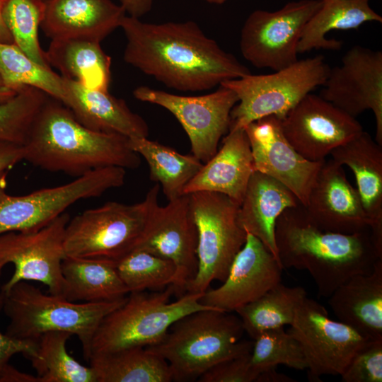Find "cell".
<instances>
[{"mask_svg":"<svg viewBox=\"0 0 382 382\" xmlns=\"http://www.w3.org/2000/svg\"><path fill=\"white\" fill-rule=\"evenodd\" d=\"M4 299V294L1 290L0 291V311L3 308ZM36 347L37 341L18 340L0 331V374L9 364V361L13 356L21 353L25 357L28 358L35 352Z\"/></svg>","mask_w":382,"mask_h":382,"instance_id":"cell-41","label":"cell"},{"mask_svg":"<svg viewBox=\"0 0 382 382\" xmlns=\"http://www.w3.org/2000/svg\"><path fill=\"white\" fill-rule=\"evenodd\" d=\"M340 376L343 382H381L382 340H371L362 346Z\"/></svg>","mask_w":382,"mask_h":382,"instance_id":"cell-39","label":"cell"},{"mask_svg":"<svg viewBox=\"0 0 382 382\" xmlns=\"http://www.w3.org/2000/svg\"><path fill=\"white\" fill-rule=\"evenodd\" d=\"M125 62L179 91L210 90L250 74L192 21L153 23L126 15Z\"/></svg>","mask_w":382,"mask_h":382,"instance_id":"cell-1","label":"cell"},{"mask_svg":"<svg viewBox=\"0 0 382 382\" xmlns=\"http://www.w3.org/2000/svg\"><path fill=\"white\" fill-rule=\"evenodd\" d=\"M250 353L216 364L199 378V382H256L258 374L250 364Z\"/></svg>","mask_w":382,"mask_h":382,"instance_id":"cell-40","label":"cell"},{"mask_svg":"<svg viewBox=\"0 0 382 382\" xmlns=\"http://www.w3.org/2000/svg\"><path fill=\"white\" fill-rule=\"evenodd\" d=\"M274 237L282 267L306 270L319 297L328 298L351 277L370 272L382 259L370 230L352 234L326 231L301 204L281 214Z\"/></svg>","mask_w":382,"mask_h":382,"instance_id":"cell-2","label":"cell"},{"mask_svg":"<svg viewBox=\"0 0 382 382\" xmlns=\"http://www.w3.org/2000/svg\"><path fill=\"white\" fill-rule=\"evenodd\" d=\"M45 1H47V0H44Z\"/></svg>","mask_w":382,"mask_h":382,"instance_id":"cell-50","label":"cell"},{"mask_svg":"<svg viewBox=\"0 0 382 382\" xmlns=\"http://www.w3.org/2000/svg\"><path fill=\"white\" fill-rule=\"evenodd\" d=\"M253 154L244 129L230 130L219 151L185 185L183 195L199 191L228 197L241 205L250 178L255 171Z\"/></svg>","mask_w":382,"mask_h":382,"instance_id":"cell-22","label":"cell"},{"mask_svg":"<svg viewBox=\"0 0 382 382\" xmlns=\"http://www.w3.org/2000/svg\"><path fill=\"white\" fill-rule=\"evenodd\" d=\"M0 42L13 43L12 37L6 28L0 13Z\"/></svg>","mask_w":382,"mask_h":382,"instance_id":"cell-46","label":"cell"},{"mask_svg":"<svg viewBox=\"0 0 382 382\" xmlns=\"http://www.w3.org/2000/svg\"><path fill=\"white\" fill-rule=\"evenodd\" d=\"M382 22V17L370 6V0H323L320 8L310 18L297 46L298 53L313 49L338 50L342 42L328 39L334 30L357 29L366 22Z\"/></svg>","mask_w":382,"mask_h":382,"instance_id":"cell-29","label":"cell"},{"mask_svg":"<svg viewBox=\"0 0 382 382\" xmlns=\"http://www.w3.org/2000/svg\"><path fill=\"white\" fill-rule=\"evenodd\" d=\"M97 382H170L168 362L146 347L92 354L88 361Z\"/></svg>","mask_w":382,"mask_h":382,"instance_id":"cell-30","label":"cell"},{"mask_svg":"<svg viewBox=\"0 0 382 382\" xmlns=\"http://www.w3.org/2000/svg\"><path fill=\"white\" fill-rule=\"evenodd\" d=\"M127 16L140 18L149 13L158 0H118Z\"/></svg>","mask_w":382,"mask_h":382,"instance_id":"cell-43","label":"cell"},{"mask_svg":"<svg viewBox=\"0 0 382 382\" xmlns=\"http://www.w3.org/2000/svg\"><path fill=\"white\" fill-rule=\"evenodd\" d=\"M16 90H10L6 88L0 69V98H7L14 94Z\"/></svg>","mask_w":382,"mask_h":382,"instance_id":"cell-47","label":"cell"},{"mask_svg":"<svg viewBox=\"0 0 382 382\" xmlns=\"http://www.w3.org/2000/svg\"><path fill=\"white\" fill-rule=\"evenodd\" d=\"M158 195L151 204L146 224L134 250H142L171 260L176 267L175 291H185L197 270V233L190 195L163 207Z\"/></svg>","mask_w":382,"mask_h":382,"instance_id":"cell-15","label":"cell"},{"mask_svg":"<svg viewBox=\"0 0 382 382\" xmlns=\"http://www.w3.org/2000/svg\"><path fill=\"white\" fill-rule=\"evenodd\" d=\"M250 143L254 167L285 185L306 207L311 188L323 161H311L288 141L281 120L270 115L244 127Z\"/></svg>","mask_w":382,"mask_h":382,"instance_id":"cell-18","label":"cell"},{"mask_svg":"<svg viewBox=\"0 0 382 382\" xmlns=\"http://www.w3.org/2000/svg\"><path fill=\"white\" fill-rule=\"evenodd\" d=\"M50 96L28 86L0 98V142L23 145L37 114Z\"/></svg>","mask_w":382,"mask_h":382,"instance_id":"cell-37","label":"cell"},{"mask_svg":"<svg viewBox=\"0 0 382 382\" xmlns=\"http://www.w3.org/2000/svg\"><path fill=\"white\" fill-rule=\"evenodd\" d=\"M129 292L161 289L173 285L176 267L170 260L142 250H134L116 263Z\"/></svg>","mask_w":382,"mask_h":382,"instance_id":"cell-36","label":"cell"},{"mask_svg":"<svg viewBox=\"0 0 382 382\" xmlns=\"http://www.w3.org/2000/svg\"><path fill=\"white\" fill-rule=\"evenodd\" d=\"M322 4L323 0H299L288 2L275 11H253L241 31L243 57L257 68L274 71L296 62L303 29Z\"/></svg>","mask_w":382,"mask_h":382,"instance_id":"cell-11","label":"cell"},{"mask_svg":"<svg viewBox=\"0 0 382 382\" xmlns=\"http://www.w3.org/2000/svg\"><path fill=\"white\" fill-rule=\"evenodd\" d=\"M306 296L303 287L288 286L280 282L236 312L244 331L254 340L265 331L290 325Z\"/></svg>","mask_w":382,"mask_h":382,"instance_id":"cell-32","label":"cell"},{"mask_svg":"<svg viewBox=\"0 0 382 382\" xmlns=\"http://www.w3.org/2000/svg\"><path fill=\"white\" fill-rule=\"evenodd\" d=\"M244 332L239 317L205 309L178 320L161 342L146 348L168 362L173 381H192L218 363L251 352L253 341L242 340Z\"/></svg>","mask_w":382,"mask_h":382,"instance_id":"cell-4","label":"cell"},{"mask_svg":"<svg viewBox=\"0 0 382 382\" xmlns=\"http://www.w3.org/2000/svg\"><path fill=\"white\" fill-rule=\"evenodd\" d=\"M299 204L297 197L282 183L255 170L238 208V222L278 259L274 237L277 220L285 209Z\"/></svg>","mask_w":382,"mask_h":382,"instance_id":"cell-26","label":"cell"},{"mask_svg":"<svg viewBox=\"0 0 382 382\" xmlns=\"http://www.w3.org/2000/svg\"><path fill=\"white\" fill-rule=\"evenodd\" d=\"M1 272H0V277H1ZM1 291V284H0V291Z\"/></svg>","mask_w":382,"mask_h":382,"instance_id":"cell-49","label":"cell"},{"mask_svg":"<svg viewBox=\"0 0 382 382\" xmlns=\"http://www.w3.org/2000/svg\"><path fill=\"white\" fill-rule=\"evenodd\" d=\"M133 95L172 113L188 136L192 154L203 163L216 153L221 138L228 132L231 112L238 102L236 93L222 85L201 96L176 95L141 86Z\"/></svg>","mask_w":382,"mask_h":382,"instance_id":"cell-13","label":"cell"},{"mask_svg":"<svg viewBox=\"0 0 382 382\" xmlns=\"http://www.w3.org/2000/svg\"><path fill=\"white\" fill-rule=\"evenodd\" d=\"M330 67L322 55L298 59L269 74L253 75L223 82L233 91L238 102L231 112L229 130L273 115L282 120L307 94L323 86Z\"/></svg>","mask_w":382,"mask_h":382,"instance_id":"cell-7","label":"cell"},{"mask_svg":"<svg viewBox=\"0 0 382 382\" xmlns=\"http://www.w3.org/2000/svg\"><path fill=\"white\" fill-rule=\"evenodd\" d=\"M45 55L50 66L59 70L62 77L91 89L108 91L111 59L100 42L86 38L53 39Z\"/></svg>","mask_w":382,"mask_h":382,"instance_id":"cell-27","label":"cell"},{"mask_svg":"<svg viewBox=\"0 0 382 382\" xmlns=\"http://www.w3.org/2000/svg\"><path fill=\"white\" fill-rule=\"evenodd\" d=\"M295 380L282 373L277 371V368L270 369L261 372L256 382H294Z\"/></svg>","mask_w":382,"mask_h":382,"instance_id":"cell-45","label":"cell"},{"mask_svg":"<svg viewBox=\"0 0 382 382\" xmlns=\"http://www.w3.org/2000/svg\"><path fill=\"white\" fill-rule=\"evenodd\" d=\"M8 171L0 173V235L37 230L79 200L98 197L122 186L126 170L110 166L91 171L68 183L42 188L24 195L6 192Z\"/></svg>","mask_w":382,"mask_h":382,"instance_id":"cell-10","label":"cell"},{"mask_svg":"<svg viewBox=\"0 0 382 382\" xmlns=\"http://www.w3.org/2000/svg\"><path fill=\"white\" fill-rule=\"evenodd\" d=\"M250 364L258 375L279 365L296 370L307 369L299 342L284 328L265 331L253 340Z\"/></svg>","mask_w":382,"mask_h":382,"instance_id":"cell-38","label":"cell"},{"mask_svg":"<svg viewBox=\"0 0 382 382\" xmlns=\"http://www.w3.org/2000/svg\"><path fill=\"white\" fill-rule=\"evenodd\" d=\"M338 164L352 170L364 209L371 221V235L382 254V146L363 131L330 154Z\"/></svg>","mask_w":382,"mask_h":382,"instance_id":"cell-24","label":"cell"},{"mask_svg":"<svg viewBox=\"0 0 382 382\" xmlns=\"http://www.w3.org/2000/svg\"><path fill=\"white\" fill-rule=\"evenodd\" d=\"M306 209L322 228L352 234L370 230L371 221L343 166L325 160L309 192Z\"/></svg>","mask_w":382,"mask_h":382,"instance_id":"cell-20","label":"cell"},{"mask_svg":"<svg viewBox=\"0 0 382 382\" xmlns=\"http://www.w3.org/2000/svg\"><path fill=\"white\" fill-rule=\"evenodd\" d=\"M190 199L197 233V270L185 291L204 294L212 282H224L247 233L238 222L239 206L226 195L199 191Z\"/></svg>","mask_w":382,"mask_h":382,"instance_id":"cell-9","label":"cell"},{"mask_svg":"<svg viewBox=\"0 0 382 382\" xmlns=\"http://www.w3.org/2000/svg\"><path fill=\"white\" fill-rule=\"evenodd\" d=\"M3 292L2 311L9 319L7 335L18 340L37 341L47 332H66L78 337L87 361L100 323L127 297L96 303L72 302L46 294L27 281L19 282Z\"/></svg>","mask_w":382,"mask_h":382,"instance_id":"cell-5","label":"cell"},{"mask_svg":"<svg viewBox=\"0 0 382 382\" xmlns=\"http://www.w3.org/2000/svg\"><path fill=\"white\" fill-rule=\"evenodd\" d=\"M23 160V145L11 142H0V173L8 171Z\"/></svg>","mask_w":382,"mask_h":382,"instance_id":"cell-42","label":"cell"},{"mask_svg":"<svg viewBox=\"0 0 382 382\" xmlns=\"http://www.w3.org/2000/svg\"><path fill=\"white\" fill-rule=\"evenodd\" d=\"M71 334L51 331L37 340L31 361L39 382H97L93 370L74 359L67 352Z\"/></svg>","mask_w":382,"mask_h":382,"instance_id":"cell-33","label":"cell"},{"mask_svg":"<svg viewBox=\"0 0 382 382\" xmlns=\"http://www.w3.org/2000/svg\"><path fill=\"white\" fill-rule=\"evenodd\" d=\"M281 126L291 146L311 161H325L335 148L364 131L355 117L311 93L288 112Z\"/></svg>","mask_w":382,"mask_h":382,"instance_id":"cell-17","label":"cell"},{"mask_svg":"<svg viewBox=\"0 0 382 382\" xmlns=\"http://www.w3.org/2000/svg\"><path fill=\"white\" fill-rule=\"evenodd\" d=\"M209 3H211V4H223L224 3L225 1H228V0H204Z\"/></svg>","mask_w":382,"mask_h":382,"instance_id":"cell-48","label":"cell"},{"mask_svg":"<svg viewBox=\"0 0 382 382\" xmlns=\"http://www.w3.org/2000/svg\"><path fill=\"white\" fill-rule=\"evenodd\" d=\"M174 291L173 285H169L154 293H129L125 302L100 323L92 340L90 357L155 345L182 318L199 311L216 309L201 303L203 294L185 293L177 301H170Z\"/></svg>","mask_w":382,"mask_h":382,"instance_id":"cell-6","label":"cell"},{"mask_svg":"<svg viewBox=\"0 0 382 382\" xmlns=\"http://www.w3.org/2000/svg\"><path fill=\"white\" fill-rule=\"evenodd\" d=\"M160 187L156 183L140 202H108L70 219L64 240L66 256L117 263L136 248Z\"/></svg>","mask_w":382,"mask_h":382,"instance_id":"cell-8","label":"cell"},{"mask_svg":"<svg viewBox=\"0 0 382 382\" xmlns=\"http://www.w3.org/2000/svg\"><path fill=\"white\" fill-rule=\"evenodd\" d=\"M299 342L307 364L308 379L338 376L354 354L370 339L329 317L326 308L306 296L297 308L287 331Z\"/></svg>","mask_w":382,"mask_h":382,"instance_id":"cell-12","label":"cell"},{"mask_svg":"<svg viewBox=\"0 0 382 382\" xmlns=\"http://www.w3.org/2000/svg\"><path fill=\"white\" fill-rule=\"evenodd\" d=\"M64 97L61 103L85 127L101 132L116 133L128 138L147 137L146 122L108 91L86 88L63 77Z\"/></svg>","mask_w":382,"mask_h":382,"instance_id":"cell-23","label":"cell"},{"mask_svg":"<svg viewBox=\"0 0 382 382\" xmlns=\"http://www.w3.org/2000/svg\"><path fill=\"white\" fill-rule=\"evenodd\" d=\"M23 149V160L75 178L105 167L134 169L141 164L128 137L85 127L50 96L34 119Z\"/></svg>","mask_w":382,"mask_h":382,"instance_id":"cell-3","label":"cell"},{"mask_svg":"<svg viewBox=\"0 0 382 382\" xmlns=\"http://www.w3.org/2000/svg\"><path fill=\"white\" fill-rule=\"evenodd\" d=\"M283 269L264 244L247 233L245 244L235 256L222 284L207 289L200 301L222 311L236 312L279 284Z\"/></svg>","mask_w":382,"mask_h":382,"instance_id":"cell-19","label":"cell"},{"mask_svg":"<svg viewBox=\"0 0 382 382\" xmlns=\"http://www.w3.org/2000/svg\"><path fill=\"white\" fill-rule=\"evenodd\" d=\"M0 69L7 88L31 86L62 102L63 77L31 59L14 43L0 42Z\"/></svg>","mask_w":382,"mask_h":382,"instance_id":"cell-34","label":"cell"},{"mask_svg":"<svg viewBox=\"0 0 382 382\" xmlns=\"http://www.w3.org/2000/svg\"><path fill=\"white\" fill-rule=\"evenodd\" d=\"M320 96L353 117L371 110L376 141L382 146V52L360 45L350 48L340 66L329 71Z\"/></svg>","mask_w":382,"mask_h":382,"instance_id":"cell-16","label":"cell"},{"mask_svg":"<svg viewBox=\"0 0 382 382\" xmlns=\"http://www.w3.org/2000/svg\"><path fill=\"white\" fill-rule=\"evenodd\" d=\"M112 0H47L40 27L51 40L86 38L101 42L126 16Z\"/></svg>","mask_w":382,"mask_h":382,"instance_id":"cell-21","label":"cell"},{"mask_svg":"<svg viewBox=\"0 0 382 382\" xmlns=\"http://www.w3.org/2000/svg\"><path fill=\"white\" fill-rule=\"evenodd\" d=\"M69 219L64 212L37 230L0 235V272L7 264L14 266L12 276L1 286L3 291L19 282L35 281L47 286L50 294L62 297L64 240Z\"/></svg>","mask_w":382,"mask_h":382,"instance_id":"cell-14","label":"cell"},{"mask_svg":"<svg viewBox=\"0 0 382 382\" xmlns=\"http://www.w3.org/2000/svg\"><path fill=\"white\" fill-rule=\"evenodd\" d=\"M129 143L132 149L146 161L151 180L160 185L168 201L183 195L185 185L203 165L193 154H181L147 137L129 138Z\"/></svg>","mask_w":382,"mask_h":382,"instance_id":"cell-31","label":"cell"},{"mask_svg":"<svg viewBox=\"0 0 382 382\" xmlns=\"http://www.w3.org/2000/svg\"><path fill=\"white\" fill-rule=\"evenodd\" d=\"M45 7L44 0H0L1 17L13 43L31 59L51 69L38 38Z\"/></svg>","mask_w":382,"mask_h":382,"instance_id":"cell-35","label":"cell"},{"mask_svg":"<svg viewBox=\"0 0 382 382\" xmlns=\"http://www.w3.org/2000/svg\"><path fill=\"white\" fill-rule=\"evenodd\" d=\"M328 298L340 321L370 340H382V259L370 272L351 277Z\"/></svg>","mask_w":382,"mask_h":382,"instance_id":"cell-25","label":"cell"},{"mask_svg":"<svg viewBox=\"0 0 382 382\" xmlns=\"http://www.w3.org/2000/svg\"><path fill=\"white\" fill-rule=\"evenodd\" d=\"M62 297L72 302L111 301L126 297L129 290L116 263L66 256L62 265Z\"/></svg>","mask_w":382,"mask_h":382,"instance_id":"cell-28","label":"cell"},{"mask_svg":"<svg viewBox=\"0 0 382 382\" xmlns=\"http://www.w3.org/2000/svg\"><path fill=\"white\" fill-rule=\"evenodd\" d=\"M0 382H39L38 377L22 372L8 364L0 374Z\"/></svg>","mask_w":382,"mask_h":382,"instance_id":"cell-44","label":"cell"}]
</instances>
